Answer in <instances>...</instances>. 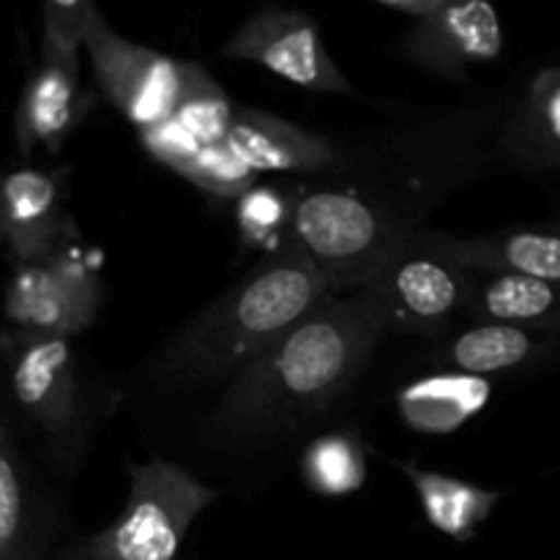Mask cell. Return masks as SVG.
I'll use <instances>...</instances> for the list:
<instances>
[{"instance_id": "cell-1", "label": "cell", "mask_w": 560, "mask_h": 560, "mask_svg": "<svg viewBox=\"0 0 560 560\" xmlns=\"http://www.w3.org/2000/svg\"><path fill=\"white\" fill-rule=\"evenodd\" d=\"M479 131L459 120L427 126L416 153L372 164V178L320 175L295 197L293 233L334 293L375 282L388 260L421 233L424 219L479 170Z\"/></svg>"}, {"instance_id": "cell-2", "label": "cell", "mask_w": 560, "mask_h": 560, "mask_svg": "<svg viewBox=\"0 0 560 560\" xmlns=\"http://www.w3.org/2000/svg\"><path fill=\"white\" fill-rule=\"evenodd\" d=\"M386 331L375 288L331 293L222 388L213 438L260 443L304 427L348 394Z\"/></svg>"}, {"instance_id": "cell-3", "label": "cell", "mask_w": 560, "mask_h": 560, "mask_svg": "<svg viewBox=\"0 0 560 560\" xmlns=\"http://www.w3.org/2000/svg\"><path fill=\"white\" fill-rule=\"evenodd\" d=\"M331 293L326 273L293 241L191 317L159 355L156 377L173 388L228 386Z\"/></svg>"}, {"instance_id": "cell-4", "label": "cell", "mask_w": 560, "mask_h": 560, "mask_svg": "<svg viewBox=\"0 0 560 560\" xmlns=\"http://www.w3.org/2000/svg\"><path fill=\"white\" fill-rule=\"evenodd\" d=\"M5 392L22 427L49 463L74 470L93 435V402L71 339H22L3 334Z\"/></svg>"}, {"instance_id": "cell-5", "label": "cell", "mask_w": 560, "mask_h": 560, "mask_svg": "<svg viewBox=\"0 0 560 560\" xmlns=\"http://www.w3.org/2000/svg\"><path fill=\"white\" fill-rule=\"evenodd\" d=\"M213 501L217 490L167 459L135 463L120 517L55 560H175L186 530Z\"/></svg>"}, {"instance_id": "cell-6", "label": "cell", "mask_w": 560, "mask_h": 560, "mask_svg": "<svg viewBox=\"0 0 560 560\" xmlns=\"http://www.w3.org/2000/svg\"><path fill=\"white\" fill-rule=\"evenodd\" d=\"M80 0H49L44 5L42 52L31 71L14 115V137L22 159L36 148L60 151L85 118L88 102L80 80Z\"/></svg>"}, {"instance_id": "cell-7", "label": "cell", "mask_w": 560, "mask_h": 560, "mask_svg": "<svg viewBox=\"0 0 560 560\" xmlns=\"http://www.w3.org/2000/svg\"><path fill=\"white\" fill-rule=\"evenodd\" d=\"M104 290L96 266L74 246L14 262L3 290L5 334L22 339H71L91 328Z\"/></svg>"}, {"instance_id": "cell-8", "label": "cell", "mask_w": 560, "mask_h": 560, "mask_svg": "<svg viewBox=\"0 0 560 560\" xmlns=\"http://www.w3.org/2000/svg\"><path fill=\"white\" fill-rule=\"evenodd\" d=\"M80 42L91 58L98 91L137 131L173 118L184 91V60L115 33L91 0H80Z\"/></svg>"}, {"instance_id": "cell-9", "label": "cell", "mask_w": 560, "mask_h": 560, "mask_svg": "<svg viewBox=\"0 0 560 560\" xmlns=\"http://www.w3.org/2000/svg\"><path fill=\"white\" fill-rule=\"evenodd\" d=\"M408 16L399 49L410 63L443 80H465L474 69L495 63L503 52V22L485 0H377Z\"/></svg>"}, {"instance_id": "cell-10", "label": "cell", "mask_w": 560, "mask_h": 560, "mask_svg": "<svg viewBox=\"0 0 560 560\" xmlns=\"http://www.w3.org/2000/svg\"><path fill=\"white\" fill-rule=\"evenodd\" d=\"M474 271L416 233L383 266L370 288L377 290L388 328L424 339H441L452 331L457 315H465Z\"/></svg>"}, {"instance_id": "cell-11", "label": "cell", "mask_w": 560, "mask_h": 560, "mask_svg": "<svg viewBox=\"0 0 560 560\" xmlns=\"http://www.w3.org/2000/svg\"><path fill=\"white\" fill-rule=\"evenodd\" d=\"M222 52L230 60L260 66L304 91L337 96L355 93L348 77L334 63L317 22L301 11H257L228 38Z\"/></svg>"}, {"instance_id": "cell-12", "label": "cell", "mask_w": 560, "mask_h": 560, "mask_svg": "<svg viewBox=\"0 0 560 560\" xmlns=\"http://www.w3.org/2000/svg\"><path fill=\"white\" fill-rule=\"evenodd\" d=\"M71 233L58 175L33 167L0 175V246L11 266L60 249Z\"/></svg>"}, {"instance_id": "cell-13", "label": "cell", "mask_w": 560, "mask_h": 560, "mask_svg": "<svg viewBox=\"0 0 560 560\" xmlns=\"http://www.w3.org/2000/svg\"><path fill=\"white\" fill-rule=\"evenodd\" d=\"M228 148L255 175H326L339 153L331 140L252 107H235Z\"/></svg>"}, {"instance_id": "cell-14", "label": "cell", "mask_w": 560, "mask_h": 560, "mask_svg": "<svg viewBox=\"0 0 560 560\" xmlns=\"http://www.w3.org/2000/svg\"><path fill=\"white\" fill-rule=\"evenodd\" d=\"M424 241L470 271H509L560 284V217L534 228H514L492 235H463L421 230Z\"/></svg>"}, {"instance_id": "cell-15", "label": "cell", "mask_w": 560, "mask_h": 560, "mask_svg": "<svg viewBox=\"0 0 560 560\" xmlns=\"http://www.w3.org/2000/svg\"><path fill=\"white\" fill-rule=\"evenodd\" d=\"M560 337L525 331V328L506 326V323L470 320L465 328L448 331L438 339L430 361L438 370L463 372L476 377H495L506 372L525 370L545 359Z\"/></svg>"}, {"instance_id": "cell-16", "label": "cell", "mask_w": 560, "mask_h": 560, "mask_svg": "<svg viewBox=\"0 0 560 560\" xmlns=\"http://www.w3.org/2000/svg\"><path fill=\"white\" fill-rule=\"evenodd\" d=\"M44 506L0 397V560H42Z\"/></svg>"}, {"instance_id": "cell-17", "label": "cell", "mask_w": 560, "mask_h": 560, "mask_svg": "<svg viewBox=\"0 0 560 560\" xmlns=\"http://www.w3.org/2000/svg\"><path fill=\"white\" fill-rule=\"evenodd\" d=\"M465 315L560 337V284L509 271H474Z\"/></svg>"}, {"instance_id": "cell-18", "label": "cell", "mask_w": 560, "mask_h": 560, "mask_svg": "<svg viewBox=\"0 0 560 560\" xmlns=\"http://www.w3.org/2000/svg\"><path fill=\"white\" fill-rule=\"evenodd\" d=\"M492 383L487 377L438 370L416 377L397 394V410L419 435H452L468 424L490 402Z\"/></svg>"}, {"instance_id": "cell-19", "label": "cell", "mask_w": 560, "mask_h": 560, "mask_svg": "<svg viewBox=\"0 0 560 560\" xmlns=\"http://www.w3.org/2000/svg\"><path fill=\"white\" fill-rule=\"evenodd\" d=\"M394 465L413 485L421 509L427 514V523L454 541L474 539L503 498V492L481 490V487L454 479V476L416 468L405 459H394Z\"/></svg>"}, {"instance_id": "cell-20", "label": "cell", "mask_w": 560, "mask_h": 560, "mask_svg": "<svg viewBox=\"0 0 560 560\" xmlns=\"http://www.w3.org/2000/svg\"><path fill=\"white\" fill-rule=\"evenodd\" d=\"M509 151L530 170H560V66L530 82L528 98L509 131Z\"/></svg>"}, {"instance_id": "cell-21", "label": "cell", "mask_w": 560, "mask_h": 560, "mask_svg": "<svg viewBox=\"0 0 560 560\" xmlns=\"http://www.w3.org/2000/svg\"><path fill=\"white\" fill-rule=\"evenodd\" d=\"M301 476L317 495L342 498L366 481V452L355 432H328L315 438L301 457Z\"/></svg>"}, {"instance_id": "cell-22", "label": "cell", "mask_w": 560, "mask_h": 560, "mask_svg": "<svg viewBox=\"0 0 560 560\" xmlns=\"http://www.w3.org/2000/svg\"><path fill=\"white\" fill-rule=\"evenodd\" d=\"M293 217L295 197L277 186L257 184L235 200V228L241 241L252 249L268 252V257L295 241Z\"/></svg>"}, {"instance_id": "cell-23", "label": "cell", "mask_w": 560, "mask_h": 560, "mask_svg": "<svg viewBox=\"0 0 560 560\" xmlns=\"http://www.w3.org/2000/svg\"><path fill=\"white\" fill-rule=\"evenodd\" d=\"M233 115L235 107L230 104L228 93L208 77V71H202L195 63H186L184 91H180L173 118L200 145H219V142L228 140Z\"/></svg>"}, {"instance_id": "cell-24", "label": "cell", "mask_w": 560, "mask_h": 560, "mask_svg": "<svg viewBox=\"0 0 560 560\" xmlns=\"http://www.w3.org/2000/svg\"><path fill=\"white\" fill-rule=\"evenodd\" d=\"M180 178L195 184L206 195L230 197V200H238L252 186H257V175L230 151L228 142L202 148L195 162L180 173Z\"/></svg>"}, {"instance_id": "cell-25", "label": "cell", "mask_w": 560, "mask_h": 560, "mask_svg": "<svg viewBox=\"0 0 560 560\" xmlns=\"http://www.w3.org/2000/svg\"><path fill=\"white\" fill-rule=\"evenodd\" d=\"M140 140L142 145H145V151L151 153L156 162H162L164 167L175 170L178 175L195 162L197 153H200L202 148H208V145H200V142H197L195 137H191L175 118L164 120V124L153 126V129L148 131H140Z\"/></svg>"}]
</instances>
